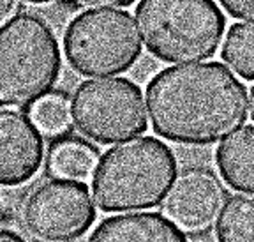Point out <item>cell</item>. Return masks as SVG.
Returning a JSON list of instances; mask_svg holds the SVG:
<instances>
[{
    "instance_id": "obj_20",
    "label": "cell",
    "mask_w": 254,
    "mask_h": 242,
    "mask_svg": "<svg viewBox=\"0 0 254 242\" xmlns=\"http://www.w3.org/2000/svg\"><path fill=\"white\" fill-rule=\"evenodd\" d=\"M25 2H30V4L43 5V4H50V2H53V0H25Z\"/></svg>"
},
{
    "instance_id": "obj_19",
    "label": "cell",
    "mask_w": 254,
    "mask_h": 242,
    "mask_svg": "<svg viewBox=\"0 0 254 242\" xmlns=\"http://www.w3.org/2000/svg\"><path fill=\"white\" fill-rule=\"evenodd\" d=\"M0 242H25L20 234L12 230H0Z\"/></svg>"
},
{
    "instance_id": "obj_15",
    "label": "cell",
    "mask_w": 254,
    "mask_h": 242,
    "mask_svg": "<svg viewBox=\"0 0 254 242\" xmlns=\"http://www.w3.org/2000/svg\"><path fill=\"white\" fill-rule=\"evenodd\" d=\"M32 119L41 133L59 136L71 126V106L69 101L60 94H50L32 106Z\"/></svg>"
},
{
    "instance_id": "obj_12",
    "label": "cell",
    "mask_w": 254,
    "mask_h": 242,
    "mask_svg": "<svg viewBox=\"0 0 254 242\" xmlns=\"http://www.w3.org/2000/svg\"><path fill=\"white\" fill-rule=\"evenodd\" d=\"M97 166V152L79 140H60L50 151L48 170L55 179L83 180Z\"/></svg>"
},
{
    "instance_id": "obj_21",
    "label": "cell",
    "mask_w": 254,
    "mask_h": 242,
    "mask_svg": "<svg viewBox=\"0 0 254 242\" xmlns=\"http://www.w3.org/2000/svg\"><path fill=\"white\" fill-rule=\"evenodd\" d=\"M251 117H253V120H254V87H253V90H251Z\"/></svg>"
},
{
    "instance_id": "obj_7",
    "label": "cell",
    "mask_w": 254,
    "mask_h": 242,
    "mask_svg": "<svg viewBox=\"0 0 254 242\" xmlns=\"http://www.w3.org/2000/svg\"><path fill=\"white\" fill-rule=\"evenodd\" d=\"M95 221L90 191L79 180L52 179L28 193L21 205L25 230L43 242H71Z\"/></svg>"
},
{
    "instance_id": "obj_17",
    "label": "cell",
    "mask_w": 254,
    "mask_h": 242,
    "mask_svg": "<svg viewBox=\"0 0 254 242\" xmlns=\"http://www.w3.org/2000/svg\"><path fill=\"white\" fill-rule=\"evenodd\" d=\"M78 9H111V7H127L134 4L136 0H69Z\"/></svg>"
},
{
    "instance_id": "obj_8",
    "label": "cell",
    "mask_w": 254,
    "mask_h": 242,
    "mask_svg": "<svg viewBox=\"0 0 254 242\" xmlns=\"http://www.w3.org/2000/svg\"><path fill=\"white\" fill-rule=\"evenodd\" d=\"M226 200V191L214 171L186 168L164 198L163 211L170 221L189 234H203L214 227Z\"/></svg>"
},
{
    "instance_id": "obj_6",
    "label": "cell",
    "mask_w": 254,
    "mask_h": 242,
    "mask_svg": "<svg viewBox=\"0 0 254 242\" xmlns=\"http://www.w3.org/2000/svg\"><path fill=\"white\" fill-rule=\"evenodd\" d=\"M71 115L78 131L101 145L127 142L148 127L141 88L127 78L83 81L71 99Z\"/></svg>"
},
{
    "instance_id": "obj_10",
    "label": "cell",
    "mask_w": 254,
    "mask_h": 242,
    "mask_svg": "<svg viewBox=\"0 0 254 242\" xmlns=\"http://www.w3.org/2000/svg\"><path fill=\"white\" fill-rule=\"evenodd\" d=\"M88 242H187V239L166 216L139 212L104 219Z\"/></svg>"
},
{
    "instance_id": "obj_22",
    "label": "cell",
    "mask_w": 254,
    "mask_h": 242,
    "mask_svg": "<svg viewBox=\"0 0 254 242\" xmlns=\"http://www.w3.org/2000/svg\"><path fill=\"white\" fill-rule=\"evenodd\" d=\"M0 216H2V205H0Z\"/></svg>"
},
{
    "instance_id": "obj_18",
    "label": "cell",
    "mask_w": 254,
    "mask_h": 242,
    "mask_svg": "<svg viewBox=\"0 0 254 242\" xmlns=\"http://www.w3.org/2000/svg\"><path fill=\"white\" fill-rule=\"evenodd\" d=\"M16 7H18V0H0V27L5 21L11 20V16L14 14Z\"/></svg>"
},
{
    "instance_id": "obj_2",
    "label": "cell",
    "mask_w": 254,
    "mask_h": 242,
    "mask_svg": "<svg viewBox=\"0 0 254 242\" xmlns=\"http://www.w3.org/2000/svg\"><path fill=\"white\" fill-rule=\"evenodd\" d=\"M177 158L154 136L127 140L106 151L92 177L94 202L104 212L145 211L159 205L177 180Z\"/></svg>"
},
{
    "instance_id": "obj_9",
    "label": "cell",
    "mask_w": 254,
    "mask_h": 242,
    "mask_svg": "<svg viewBox=\"0 0 254 242\" xmlns=\"http://www.w3.org/2000/svg\"><path fill=\"white\" fill-rule=\"evenodd\" d=\"M43 159V135L34 119L16 108H0V186L28 182Z\"/></svg>"
},
{
    "instance_id": "obj_5",
    "label": "cell",
    "mask_w": 254,
    "mask_h": 242,
    "mask_svg": "<svg viewBox=\"0 0 254 242\" xmlns=\"http://www.w3.org/2000/svg\"><path fill=\"white\" fill-rule=\"evenodd\" d=\"M65 59L83 76L126 73L141 55L134 18L127 11H85L69 23L64 36Z\"/></svg>"
},
{
    "instance_id": "obj_16",
    "label": "cell",
    "mask_w": 254,
    "mask_h": 242,
    "mask_svg": "<svg viewBox=\"0 0 254 242\" xmlns=\"http://www.w3.org/2000/svg\"><path fill=\"white\" fill-rule=\"evenodd\" d=\"M226 12L237 20L254 21V0H219Z\"/></svg>"
},
{
    "instance_id": "obj_3",
    "label": "cell",
    "mask_w": 254,
    "mask_h": 242,
    "mask_svg": "<svg viewBox=\"0 0 254 242\" xmlns=\"http://www.w3.org/2000/svg\"><path fill=\"white\" fill-rule=\"evenodd\" d=\"M62 69L53 28L32 12L0 27V108H27L46 97Z\"/></svg>"
},
{
    "instance_id": "obj_13",
    "label": "cell",
    "mask_w": 254,
    "mask_h": 242,
    "mask_svg": "<svg viewBox=\"0 0 254 242\" xmlns=\"http://www.w3.org/2000/svg\"><path fill=\"white\" fill-rule=\"evenodd\" d=\"M219 242H254V196H233L217 219Z\"/></svg>"
},
{
    "instance_id": "obj_1",
    "label": "cell",
    "mask_w": 254,
    "mask_h": 242,
    "mask_svg": "<svg viewBox=\"0 0 254 242\" xmlns=\"http://www.w3.org/2000/svg\"><path fill=\"white\" fill-rule=\"evenodd\" d=\"M247 88L219 62L163 69L147 87L152 127L182 145H210L247 120Z\"/></svg>"
},
{
    "instance_id": "obj_14",
    "label": "cell",
    "mask_w": 254,
    "mask_h": 242,
    "mask_svg": "<svg viewBox=\"0 0 254 242\" xmlns=\"http://www.w3.org/2000/svg\"><path fill=\"white\" fill-rule=\"evenodd\" d=\"M222 59L237 75L254 81V25L237 23L230 28Z\"/></svg>"
},
{
    "instance_id": "obj_4",
    "label": "cell",
    "mask_w": 254,
    "mask_h": 242,
    "mask_svg": "<svg viewBox=\"0 0 254 242\" xmlns=\"http://www.w3.org/2000/svg\"><path fill=\"white\" fill-rule=\"evenodd\" d=\"M136 20L148 52L170 64L214 57L226 28L214 0H141Z\"/></svg>"
},
{
    "instance_id": "obj_11",
    "label": "cell",
    "mask_w": 254,
    "mask_h": 242,
    "mask_svg": "<svg viewBox=\"0 0 254 242\" xmlns=\"http://www.w3.org/2000/svg\"><path fill=\"white\" fill-rule=\"evenodd\" d=\"M215 163L228 186L254 195V126L224 140L215 152Z\"/></svg>"
}]
</instances>
